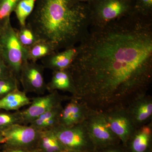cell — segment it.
Here are the masks:
<instances>
[{"label": "cell", "instance_id": "cell-1", "mask_svg": "<svg viewBox=\"0 0 152 152\" xmlns=\"http://www.w3.org/2000/svg\"><path fill=\"white\" fill-rule=\"evenodd\" d=\"M67 69L74 98L104 111L146 92L152 80V18L132 14L91 26Z\"/></svg>", "mask_w": 152, "mask_h": 152}, {"label": "cell", "instance_id": "cell-2", "mask_svg": "<svg viewBox=\"0 0 152 152\" xmlns=\"http://www.w3.org/2000/svg\"><path fill=\"white\" fill-rule=\"evenodd\" d=\"M26 25L38 40L58 52L75 46L87 35L89 10L87 3L77 0H37Z\"/></svg>", "mask_w": 152, "mask_h": 152}, {"label": "cell", "instance_id": "cell-3", "mask_svg": "<svg viewBox=\"0 0 152 152\" xmlns=\"http://www.w3.org/2000/svg\"><path fill=\"white\" fill-rule=\"evenodd\" d=\"M90 26H102L134 12V1L94 0L87 3Z\"/></svg>", "mask_w": 152, "mask_h": 152}, {"label": "cell", "instance_id": "cell-4", "mask_svg": "<svg viewBox=\"0 0 152 152\" xmlns=\"http://www.w3.org/2000/svg\"><path fill=\"white\" fill-rule=\"evenodd\" d=\"M0 45L3 61L20 82L21 69L26 60L25 48L10 21L0 27Z\"/></svg>", "mask_w": 152, "mask_h": 152}, {"label": "cell", "instance_id": "cell-5", "mask_svg": "<svg viewBox=\"0 0 152 152\" xmlns=\"http://www.w3.org/2000/svg\"><path fill=\"white\" fill-rule=\"evenodd\" d=\"M51 130L67 151L94 152V145L84 121L68 127L58 125Z\"/></svg>", "mask_w": 152, "mask_h": 152}, {"label": "cell", "instance_id": "cell-6", "mask_svg": "<svg viewBox=\"0 0 152 152\" xmlns=\"http://www.w3.org/2000/svg\"><path fill=\"white\" fill-rule=\"evenodd\" d=\"M84 122L95 150L121 143L112 132L102 111L90 108Z\"/></svg>", "mask_w": 152, "mask_h": 152}, {"label": "cell", "instance_id": "cell-7", "mask_svg": "<svg viewBox=\"0 0 152 152\" xmlns=\"http://www.w3.org/2000/svg\"><path fill=\"white\" fill-rule=\"evenodd\" d=\"M111 129L126 146L137 128L135 127L125 104L114 106L103 111Z\"/></svg>", "mask_w": 152, "mask_h": 152}, {"label": "cell", "instance_id": "cell-8", "mask_svg": "<svg viewBox=\"0 0 152 152\" xmlns=\"http://www.w3.org/2000/svg\"><path fill=\"white\" fill-rule=\"evenodd\" d=\"M40 131L31 126L17 124L2 131L8 148L22 149L31 152V148L37 147Z\"/></svg>", "mask_w": 152, "mask_h": 152}, {"label": "cell", "instance_id": "cell-9", "mask_svg": "<svg viewBox=\"0 0 152 152\" xmlns=\"http://www.w3.org/2000/svg\"><path fill=\"white\" fill-rule=\"evenodd\" d=\"M44 68L36 62L25 60L23 63L20 82L25 93H34L43 94L47 90V84L44 79Z\"/></svg>", "mask_w": 152, "mask_h": 152}, {"label": "cell", "instance_id": "cell-10", "mask_svg": "<svg viewBox=\"0 0 152 152\" xmlns=\"http://www.w3.org/2000/svg\"><path fill=\"white\" fill-rule=\"evenodd\" d=\"M61 96L57 91L50 92L46 96L34 98L27 109L21 111L23 124L28 125L42 114L55 107L61 104L62 101L68 99Z\"/></svg>", "mask_w": 152, "mask_h": 152}, {"label": "cell", "instance_id": "cell-11", "mask_svg": "<svg viewBox=\"0 0 152 152\" xmlns=\"http://www.w3.org/2000/svg\"><path fill=\"white\" fill-rule=\"evenodd\" d=\"M136 128L151 122L152 116V99L146 92L139 94L128 102L126 106Z\"/></svg>", "mask_w": 152, "mask_h": 152}, {"label": "cell", "instance_id": "cell-12", "mask_svg": "<svg viewBox=\"0 0 152 152\" xmlns=\"http://www.w3.org/2000/svg\"><path fill=\"white\" fill-rule=\"evenodd\" d=\"M90 109L86 104L72 97L61 111L59 125L68 127L83 122Z\"/></svg>", "mask_w": 152, "mask_h": 152}, {"label": "cell", "instance_id": "cell-13", "mask_svg": "<svg viewBox=\"0 0 152 152\" xmlns=\"http://www.w3.org/2000/svg\"><path fill=\"white\" fill-rule=\"evenodd\" d=\"M151 122L136 129L125 148L128 152H152Z\"/></svg>", "mask_w": 152, "mask_h": 152}, {"label": "cell", "instance_id": "cell-14", "mask_svg": "<svg viewBox=\"0 0 152 152\" xmlns=\"http://www.w3.org/2000/svg\"><path fill=\"white\" fill-rule=\"evenodd\" d=\"M78 47L65 49L62 52H56L42 59L44 68L53 71L67 69L77 56Z\"/></svg>", "mask_w": 152, "mask_h": 152}, {"label": "cell", "instance_id": "cell-15", "mask_svg": "<svg viewBox=\"0 0 152 152\" xmlns=\"http://www.w3.org/2000/svg\"><path fill=\"white\" fill-rule=\"evenodd\" d=\"M47 90L49 91L61 90L69 92L74 97L76 90L73 80L68 69L53 71L50 82L47 84Z\"/></svg>", "mask_w": 152, "mask_h": 152}, {"label": "cell", "instance_id": "cell-16", "mask_svg": "<svg viewBox=\"0 0 152 152\" xmlns=\"http://www.w3.org/2000/svg\"><path fill=\"white\" fill-rule=\"evenodd\" d=\"M31 102L25 92L17 89L0 98V110L18 111L22 107L30 105Z\"/></svg>", "mask_w": 152, "mask_h": 152}, {"label": "cell", "instance_id": "cell-17", "mask_svg": "<svg viewBox=\"0 0 152 152\" xmlns=\"http://www.w3.org/2000/svg\"><path fill=\"white\" fill-rule=\"evenodd\" d=\"M37 150L42 152H65L67 151L51 129L40 131Z\"/></svg>", "mask_w": 152, "mask_h": 152}, {"label": "cell", "instance_id": "cell-18", "mask_svg": "<svg viewBox=\"0 0 152 152\" xmlns=\"http://www.w3.org/2000/svg\"><path fill=\"white\" fill-rule=\"evenodd\" d=\"M25 48L26 60L33 62H36L38 60L42 59L56 52L48 44L39 40Z\"/></svg>", "mask_w": 152, "mask_h": 152}, {"label": "cell", "instance_id": "cell-19", "mask_svg": "<svg viewBox=\"0 0 152 152\" xmlns=\"http://www.w3.org/2000/svg\"><path fill=\"white\" fill-rule=\"evenodd\" d=\"M37 0H21L14 12L20 24V28L26 26L28 18L32 12Z\"/></svg>", "mask_w": 152, "mask_h": 152}, {"label": "cell", "instance_id": "cell-20", "mask_svg": "<svg viewBox=\"0 0 152 152\" xmlns=\"http://www.w3.org/2000/svg\"><path fill=\"white\" fill-rule=\"evenodd\" d=\"M17 124H23V120L21 111L18 110L14 113L8 111L0 112V131Z\"/></svg>", "mask_w": 152, "mask_h": 152}, {"label": "cell", "instance_id": "cell-21", "mask_svg": "<svg viewBox=\"0 0 152 152\" xmlns=\"http://www.w3.org/2000/svg\"><path fill=\"white\" fill-rule=\"evenodd\" d=\"M21 0H0V27L10 21V15Z\"/></svg>", "mask_w": 152, "mask_h": 152}, {"label": "cell", "instance_id": "cell-22", "mask_svg": "<svg viewBox=\"0 0 152 152\" xmlns=\"http://www.w3.org/2000/svg\"><path fill=\"white\" fill-rule=\"evenodd\" d=\"M63 108L61 104L59 105L56 107L53 108L42 114L34 121L30 123L29 125L37 129L38 130L40 131V129L42 125L46 121L55 117L60 115Z\"/></svg>", "mask_w": 152, "mask_h": 152}, {"label": "cell", "instance_id": "cell-23", "mask_svg": "<svg viewBox=\"0 0 152 152\" xmlns=\"http://www.w3.org/2000/svg\"><path fill=\"white\" fill-rule=\"evenodd\" d=\"M19 81L13 75L0 79V98L19 89Z\"/></svg>", "mask_w": 152, "mask_h": 152}, {"label": "cell", "instance_id": "cell-24", "mask_svg": "<svg viewBox=\"0 0 152 152\" xmlns=\"http://www.w3.org/2000/svg\"><path fill=\"white\" fill-rule=\"evenodd\" d=\"M17 32L19 41L24 48L29 47L39 41L33 31L26 25Z\"/></svg>", "mask_w": 152, "mask_h": 152}, {"label": "cell", "instance_id": "cell-25", "mask_svg": "<svg viewBox=\"0 0 152 152\" xmlns=\"http://www.w3.org/2000/svg\"><path fill=\"white\" fill-rule=\"evenodd\" d=\"M134 10L142 16L152 18V0H134Z\"/></svg>", "mask_w": 152, "mask_h": 152}, {"label": "cell", "instance_id": "cell-26", "mask_svg": "<svg viewBox=\"0 0 152 152\" xmlns=\"http://www.w3.org/2000/svg\"><path fill=\"white\" fill-rule=\"evenodd\" d=\"M94 152H128L121 143L110 145L95 150Z\"/></svg>", "mask_w": 152, "mask_h": 152}, {"label": "cell", "instance_id": "cell-27", "mask_svg": "<svg viewBox=\"0 0 152 152\" xmlns=\"http://www.w3.org/2000/svg\"><path fill=\"white\" fill-rule=\"evenodd\" d=\"M13 75L3 60H0V79Z\"/></svg>", "mask_w": 152, "mask_h": 152}, {"label": "cell", "instance_id": "cell-28", "mask_svg": "<svg viewBox=\"0 0 152 152\" xmlns=\"http://www.w3.org/2000/svg\"><path fill=\"white\" fill-rule=\"evenodd\" d=\"M9 150L6 151L5 152H30L28 151H26L22 149L18 148H8Z\"/></svg>", "mask_w": 152, "mask_h": 152}, {"label": "cell", "instance_id": "cell-29", "mask_svg": "<svg viewBox=\"0 0 152 152\" xmlns=\"http://www.w3.org/2000/svg\"><path fill=\"white\" fill-rule=\"evenodd\" d=\"M5 139L3 136L1 132L0 131V144L5 143Z\"/></svg>", "mask_w": 152, "mask_h": 152}, {"label": "cell", "instance_id": "cell-30", "mask_svg": "<svg viewBox=\"0 0 152 152\" xmlns=\"http://www.w3.org/2000/svg\"><path fill=\"white\" fill-rule=\"evenodd\" d=\"M94 0H77L78 2L80 3H88Z\"/></svg>", "mask_w": 152, "mask_h": 152}, {"label": "cell", "instance_id": "cell-31", "mask_svg": "<svg viewBox=\"0 0 152 152\" xmlns=\"http://www.w3.org/2000/svg\"><path fill=\"white\" fill-rule=\"evenodd\" d=\"M1 59L3 60L2 57L1 50V45H0V60Z\"/></svg>", "mask_w": 152, "mask_h": 152}, {"label": "cell", "instance_id": "cell-32", "mask_svg": "<svg viewBox=\"0 0 152 152\" xmlns=\"http://www.w3.org/2000/svg\"><path fill=\"white\" fill-rule=\"evenodd\" d=\"M31 152H41L40 151H38V150H35V151H32Z\"/></svg>", "mask_w": 152, "mask_h": 152}, {"label": "cell", "instance_id": "cell-33", "mask_svg": "<svg viewBox=\"0 0 152 152\" xmlns=\"http://www.w3.org/2000/svg\"><path fill=\"white\" fill-rule=\"evenodd\" d=\"M65 152H78L74 151H66Z\"/></svg>", "mask_w": 152, "mask_h": 152}, {"label": "cell", "instance_id": "cell-34", "mask_svg": "<svg viewBox=\"0 0 152 152\" xmlns=\"http://www.w3.org/2000/svg\"><path fill=\"white\" fill-rule=\"evenodd\" d=\"M127 1H134V0H127Z\"/></svg>", "mask_w": 152, "mask_h": 152}]
</instances>
